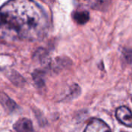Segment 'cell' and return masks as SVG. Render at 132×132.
<instances>
[{
    "mask_svg": "<svg viewBox=\"0 0 132 132\" xmlns=\"http://www.w3.org/2000/svg\"><path fill=\"white\" fill-rule=\"evenodd\" d=\"M73 18L77 23L83 25L88 22V20L90 19V14L86 10L76 11L73 14Z\"/></svg>",
    "mask_w": 132,
    "mask_h": 132,
    "instance_id": "cell-7",
    "label": "cell"
},
{
    "mask_svg": "<svg viewBox=\"0 0 132 132\" xmlns=\"http://www.w3.org/2000/svg\"><path fill=\"white\" fill-rule=\"evenodd\" d=\"M0 15L5 26L18 40H39L49 29L47 15L33 1H9L0 7Z\"/></svg>",
    "mask_w": 132,
    "mask_h": 132,
    "instance_id": "cell-1",
    "label": "cell"
},
{
    "mask_svg": "<svg viewBox=\"0 0 132 132\" xmlns=\"http://www.w3.org/2000/svg\"><path fill=\"white\" fill-rule=\"evenodd\" d=\"M41 74L38 73V72H36V73H34L33 74V78H34V80L36 82V84L39 86H42L43 84V78L41 77L40 76Z\"/></svg>",
    "mask_w": 132,
    "mask_h": 132,
    "instance_id": "cell-10",
    "label": "cell"
},
{
    "mask_svg": "<svg viewBox=\"0 0 132 132\" xmlns=\"http://www.w3.org/2000/svg\"><path fill=\"white\" fill-rule=\"evenodd\" d=\"M15 132H32L33 130L32 121L26 118L19 119L13 125Z\"/></svg>",
    "mask_w": 132,
    "mask_h": 132,
    "instance_id": "cell-5",
    "label": "cell"
},
{
    "mask_svg": "<svg viewBox=\"0 0 132 132\" xmlns=\"http://www.w3.org/2000/svg\"><path fill=\"white\" fill-rule=\"evenodd\" d=\"M84 132H111L110 127L102 120L92 118Z\"/></svg>",
    "mask_w": 132,
    "mask_h": 132,
    "instance_id": "cell-2",
    "label": "cell"
},
{
    "mask_svg": "<svg viewBox=\"0 0 132 132\" xmlns=\"http://www.w3.org/2000/svg\"><path fill=\"white\" fill-rule=\"evenodd\" d=\"M9 79L11 80V81H12L15 85H22L25 83V80L16 72H15L14 74H10L9 76Z\"/></svg>",
    "mask_w": 132,
    "mask_h": 132,
    "instance_id": "cell-8",
    "label": "cell"
},
{
    "mask_svg": "<svg viewBox=\"0 0 132 132\" xmlns=\"http://www.w3.org/2000/svg\"><path fill=\"white\" fill-rule=\"evenodd\" d=\"M116 118L124 125L132 128V112L127 107L118 108L116 111Z\"/></svg>",
    "mask_w": 132,
    "mask_h": 132,
    "instance_id": "cell-3",
    "label": "cell"
},
{
    "mask_svg": "<svg viewBox=\"0 0 132 132\" xmlns=\"http://www.w3.org/2000/svg\"><path fill=\"white\" fill-rule=\"evenodd\" d=\"M124 57L127 63H132V50L131 49H126L124 51Z\"/></svg>",
    "mask_w": 132,
    "mask_h": 132,
    "instance_id": "cell-9",
    "label": "cell"
},
{
    "mask_svg": "<svg viewBox=\"0 0 132 132\" xmlns=\"http://www.w3.org/2000/svg\"><path fill=\"white\" fill-rule=\"evenodd\" d=\"M18 39L5 26L0 15V43H10Z\"/></svg>",
    "mask_w": 132,
    "mask_h": 132,
    "instance_id": "cell-4",
    "label": "cell"
},
{
    "mask_svg": "<svg viewBox=\"0 0 132 132\" xmlns=\"http://www.w3.org/2000/svg\"><path fill=\"white\" fill-rule=\"evenodd\" d=\"M0 104L7 112L10 113L13 112L18 108L15 102L4 93H0Z\"/></svg>",
    "mask_w": 132,
    "mask_h": 132,
    "instance_id": "cell-6",
    "label": "cell"
}]
</instances>
